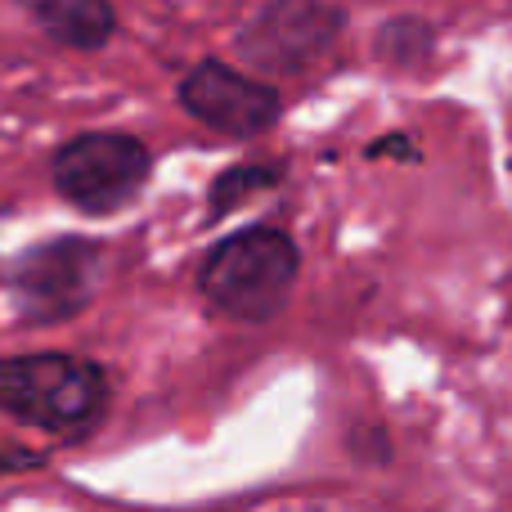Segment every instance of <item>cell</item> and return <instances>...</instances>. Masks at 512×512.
<instances>
[{"instance_id":"5b68a950","label":"cell","mask_w":512,"mask_h":512,"mask_svg":"<svg viewBox=\"0 0 512 512\" xmlns=\"http://www.w3.org/2000/svg\"><path fill=\"white\" fill-rule=\"evenodd\" d=\"M346 27V9L319 5V0H279L256 9V18L239 32V54L256 72L292 77L306 72L315 59L333 50V41Z\"/></svg>"},{"instance_id":"7a4b0ae2","label":"cell","mask_w":512,"mask_h":512,"mask_svg":"<svg viewBox=\"0 0 512 512\" xmlns=\"http://www.w3.org/2000/svg\"><path fill=\"white\" fill-rule=\"evenodd\" d=\"M301 274V252L283 230L252 225L221 239L198 265V292L225 319L265 324L288 306Z\"/></svg>"},{"instance_id":"ba28073f","label":"cell","mask_w":512,"mask_h":512,"mask_svg":"<svg viewBox=\"0 0 512 512\" xmlns=\"http://www.w3.org/2000/svg\"><path fill=\"white\" fill-rule=\"evenodd\" d=\"M274 180H279V171L274 167H230L216 176L212 194H207V212L212 216H225L234 212V207H243L256 189H270Z\"/></svg>"},{"instance_id":"8992f818","label":"cell","mask_w":512,"mask_h":512,"mask_svg":"<svg viewBox=\"0 0 512 512\" xmlns=\"http://www.w3.org/2000/svg\"><path fill=\"white\" fill-rule=\"evenodd\" d=\"M176 99L194 122H203L216 135H234V140H256L283 117V99L270 81L248 77L221 59L194 63L180 81Z\"/></svg>"},{"instance_id":"6da1fadb","label":"cell","mask_w":512,"mask_h":512,"mask_svg":"<svg viewBox=\"0 0 512 512\" xmlns=\"http://www.w3.org/2000/svg\"><path fill=\"white\" fill-rule=\"evenodd\" d=\"M0 414L59 436H86L108 414V373L86 355H0Z\"/></svg>"},{"instance_id":"3957f363","label":"cell","mask_w":512,"mask_h":512,"mask_svg":"<svg viewBox=\"0 0 512 512\" xmlns=\"http://www.w3.org/2000/svg\"><path fill=\"white\" fill-rule=\"evenodd\" d=\"M153 158L126 131H86L59 144L50 158V180L63 203L86 216H113L149 185Z\"/></svg>"},{"instance_id":"277c9868","label":"cell","mask_w":512,"mask_h":512,"mask_svg":"<svg viewBox=\"0 0 512 512\" xmlns=\"http://www.w3.org/2000/svg\"><path fill=\"white\" fill-rule=\"evenodd\" d=\"M104 248L95 239H50L36 243L9 265V297L27 324H68L95 301Z\"/></svg>"},{"instance_id":"52a82bcc","label":"cell","mask_w":512,"mask_h":512,"mask_svg":"<svg viewBox=\"0 0 512 512\" xmlns=\"http://www.w3.org/2000/svg\"><path fill=\"white\" fill-rule=\"evenodd\" d=\"M27 14L54 45L68 50H104L117 32V14L99 0H41L27 5Z\"/></svg>"}]
</instances>
